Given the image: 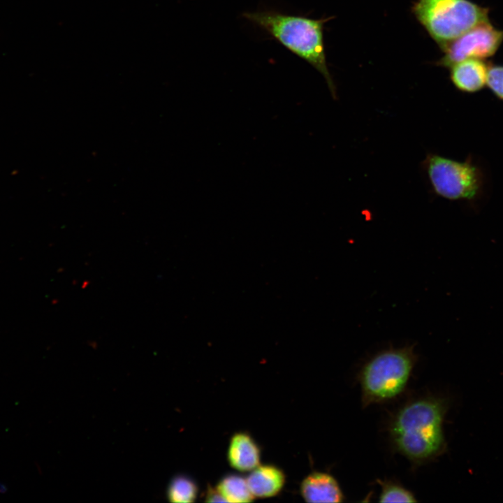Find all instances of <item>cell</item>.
<instances>
[{
    "label": "cell",
    "mask_w": 503,
    "mask_h": 503,
    "mask_svg": "<svg viewBox=\"0 0 503 503\" xmlns=\"http://www.w3.org/2000/svg\"><path fill=\"white\" fill-rule=\"evenodd\" d=\"M503 41V31L491 25L488 20L474 26L449 43L437 65L450 68L468 59H482L493 55Z\"/></svg>",
    "instance_id": "8992f818"
},
{
    "label": "cell",
    "mask_w": 503,
    "mask_h": 503,
    "mask_svg": "<svg viewBox=\"0 0 503 503\" xmlns=\"http://www.w3.org/2000/svg\"><path fill=\"white\" fill-rule=\"evenodd\" d=\"M197 493L195 483L185 476L173 479L168 489V497L173 502H192Z\"/></svg>",
    "instance_id": "4fadbf2b"
},
{
    "label": "cell",
    "mask_w": 503,
    "mask_h": 503,
    "mask_svg": "<svg viewBox=\"0 0 503 503\" xmlns=\"http://www.w3.org/2000/svg\"><path fill=\"white\" fill-rule=\"evenodd\" d=\"M451 80L457 89L472 93L481 89L486 84L488 66L481 59H468L453 65Z\"/></svg>",
    "instance_id": "ba28073f"
},
{
    "label": "cell",
    "mask_w": 503,
    "mask_h": 503,
    "mask_svg": "<svg viewBox=\"0 0 503 503\" xmlns=\"http://www.w3.org/2000/svg\"><path fill=\"white\" fill-rule=\"evenodd\" d=\"M206 497V501L209 502H226L217 490H214L212 489L211 490H208V493Z\"/></svg>",
    "instance_id": "9a60e30c"
},
{
    "label": "cell",
    "mask_w": 503,
    "mask_h": 503,
    "mask_svg": "<svg viewBox=\"0 0 503 503\" xmlns=\"http://www.w3.org/2000/svg\"><path fill=\"white\" fill-rule=\"evenodd\" d=\"M381 490L380 502H416L414 495L400 483L390 480H377Z\"/></svg>",
    "instance_id": "7c38bea8"
},
{
    "label": "cell",
    "mask_w": 503,
    "mask_h": 503,
    "mask_svg": "<svg viewBox=\"0 0 503 503\" xmlns=\"http://www.w3.org/2000/svg\"><path fill=\"white\" fill-rule=\"evenodd\" d=\"M242 17L315 68L324 77L332 96L336 97V87L328 68L323 43V26L332 17L312 19L275 10L247 12Z\"/></svg>",
    "instance_id": "7a4b0ae2"
},
{
    "label": "cell",
    "mask_w": 503,
    "mask_h": 503,
    "mask_svg": "<svg viewBox=\"0 0 503 503\" xmlns=\"http://www.w3.org/2000/svg\"><path fill=\"white\" fill-rule=\"evenodd\" d=\"M217 490L225 500L229 502H249L254 497L249 488L247 480L236 475L224 477L219 483Z\"/></svg>",
    "instance_id": "8fae6325"
},
{
    "label": "cell",
    "mask_w": 503,
    "mask_h": 503,
    "mask_svg": "<svg viewBox=\"0 0 503 503\" xmlns=\"http://www.w3.org/2000/svg\"><path fill=\"white\" fill-rule=\"evenodd\" d=\"M425 170L433 191L449 200L472 199L479 191V169L469 161H458L435 154L427 155Z\"/></svg>",
    "instance_id": "5b68a950"
},
{
    "label": "cell",
    "mask_w": 503,
    "mask_h": 503,
    "mask_svg": "<svg viewBox=\"0 0 503 503\" xmlns=\"http://www.w3.org/2000/svg\"><path fill=\"white\" fill-rule=\"evenodd\" d=\"M228 458L233 467L245 472L258 466L260 452L255 442L248 435L238 433L231 440Z\"/></svg>",
    "instance_id": "9c48e42d"
},
{
    "label": "cell",
    "mask_w": 503,
    "mask_h": 503,
    "mask_svg": "<svg viewBox=\"0 0 503 503\" xmlns=\"http://www.w3.org/2000/svg\"><path fill=\"white\" fill-rule=\"evenodd\" d=\"M254 497H267L275 495L283 487L284 475L271 465L256 467L246 479Z\"/></svg>",
    "instance_id": "30bf717a"
},
{
    "label": "cell",
    "mask_w": 503,
    "mask_h": 503,
    "mask_svg": "<svg viewBox=\"0 0 503 503\" xmlns=\"http://www.w3.org/2000/svg\"><path fill=\"white\" fill-rule=\"evenodd\" d=\"M412 11L442 50L474 26L488 20V9L469 0H417Z\"/></svg>",
    "instance_id": "277c9868"
},
{
    "label": "cell",
    "mask_w": 503,
    "mask_h": 503,
    "mask_svg": "<svg viewBox=\"0 0 503 503\" xmlns=\"http://www.w3.org/2000/svg\"><path fill=\"white\" fill-rule=\"evenodd\" d=\"M301 493L308 502H342L344 500L337 480L321 472H314L302 481Z\"/></svg>",
    "instance_id": "52a82bcc"
},
{
    "label": "cell",
    "mask_w": 503,
    "mask_h": 503,
    "mask_svg": "<svg viewBox=\"0 0 503 503\" xmlns=\"http://www.w3.org/2000/svg\"><path fill=\"white\" fill-rule=\"evenodd\" d=\"M417 359L414 346L390 348L370 359L358 376L363 407L399 395L406 387Z\"/></svg>",
    "instance_id": "3957f363"
},
{
    "label": "cell",
    "mask_w": 503,
    "mask_h": 503,
    "mask_svg": "<svg viewBox=\"0 0 503 503\" xmlns=\"http://www.w3.org/2000/svg\"><path fill=\"white\" fill-rule=\"evenodd\" d=\"M446 408L444 400L428 395L407 402L394 415L389 427L392 444L413 466L428 462L445 451Z\"/></svg>",
    "instance_id": "6da1fadb"
},
{
    "label": "cell",
    "mask_w": 503,
    "mask_h": 503,
    "mask_svg": "<svg viewBox=\"0 0 503 503\" xmlns=\"http://www.w3.org/2000/svg\"><path fill=\"white\" fill-rule=\"evenodd\" d=\"M486 84L498 98L503 100V66L488 68Z\"/></svg>",
    "instance_id": "5bb4252c"
}]
</instances>
